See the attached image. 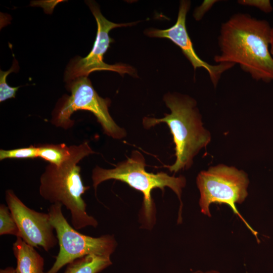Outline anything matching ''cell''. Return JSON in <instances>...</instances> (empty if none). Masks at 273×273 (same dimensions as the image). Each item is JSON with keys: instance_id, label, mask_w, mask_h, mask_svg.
<instances>
[{"instance_id": "obj_4", "label": "cell", "mask_w": 273, "mask_h": 273, "mask_svg": "<svg viewBox=\"0 0 273 273\" xmlns=\"http://www.w3.org/2000/svg\"><path fill=\"white\" fill-rule=\"evenodd\" d=\"M80 160L73 159L60 166L49 164L40 177L39 193L51 203H60L71 214L72 226L76 230L86 226L96 228L98 221L86 212V204L82 196L89 189L80 175Z\"/></svg>"}, {"instance_id": "obj_3", "label": "cell", "mask_w": 273, "mask_h": 273, "mask_svg": "<svg viewBox=\"0 0 273 273\" xmlns=\"http://www.w3.org/2000/svg\"><path fill=\"white\" fill-rule=\"evenodd\" d=\"M145 166L143 155L139 151H134L126 160L118 164L114 168L105 169L96 166L93 170L92 178L95 191L101 183L113 179L124 182L142 192L144 196L143 218L148 224H151L154 218L152 191L159 188L163 191L165 187L170 188L179 199L181 208V195L186 180L182 175L175 177L163 172L156 174L147 172Z\"/></svg>"}, {"instance_id": "obj_21", "label": "cell", "mask_w": 273, "mask_h": 273, "mask_svg": "<svg viewBox=\"0 0 273 273\" xmlns=\"http://www.w3.org/2000/svg\"><path fill=\"white\" fill-rule=\"evenodd\" d=\"M191 273H220L219 271L215 270H210L206 271H203L201 270H196Z\"/></svg>"}, {"instance_id": "obj_2", "label": "cell", "mask_w": 273, "mask_h": 273, "mask_svg": "<svg viewBox=\"0 0 273 273\" xmlns=\"http://www.w3.org/2000/svg\"><path fill=\"white\" fill-rule=\"evenodd\" d=\"M164 101L170 110L162 118L145 117L143 124L149 128L161 122L166 123L173 135L176 160L167 166L171 172L189 168L195 156L211 141L210 132L203 126L197 102L192 98L178 93H168Z\"/></svg>"}, {"instance_id": "obj_19", "label": "cell", "mask_w": 273, "mask_h": 273, "mask_svg": "<svg viewBox=\"0 0 273 273\" xmlns=\"http://www.w3.org/2000/svg\"><path fill=\"white\" fill-rule=\"evenodd\" d=\"M0 273H18L15 268L12 266H8L0 269Z\"/></svg>"}, {"instance_id": "obj_9", "label": "cell", "mask_w": 273, "mask_h": 273, "mask_svg": "<svg viewBox=\"0 0 273 273\" xmlns=\"http://www.w3.org/2000/svg\"><path fill=\"white\" fill-rule=\"evenodd\" d=\"M5 200L19 229L20 238L28 245L41 247L47 252L56 246L58 241L49 213L29 208L11 189L6 191Z\"/></svg>"}, {"instance_id": "obj_7", "label": "cell", "mask_w": 273, "mask_h": 273, "mask_svg": "<svg viewBox=\"0 0 273 273\" xmlns=\"http://www.w3.org/2000/svg\"><path fill=\"white\" fill-rule=\"evenodd\" d=\"M62 206L60 203L52 204L48 210L57 234L59 251L47 273H57L65 265L87 255L110 257L116 247L114 237L105 235L95 238L80 233L66 220L62 212Z\"/></svg>"}, {"instance_id": "obj_20", "label": "cell", "mask_w": 273, "mask_h": 273, "mask_svg": "<svg viewBox=\"0 0 273 273\" xmlns=\"http://www.w3.org/2000/svg\"><path fill=\"white\" fill-rule=\"evenodd\" d=\"M270 52L273 57V26L271 27L270 33Z\"/></svg>"}, {"instance_id": "obj_16", "label": "cell", "mask_w": 273, "mask_h": 273, "mask_svg": "<svg viewBox=\"0 0 273 273\" xmlns=\"http://www.w3.org/2000/svg\"><path fill=\"white\" fill-rule=\"evenodd\" d=\"M18 64L14 59L11 68L6 71H0V102H2L9 99L15 98L16 93L19 87H12L8 85L6 79L8 75L11 72L18 70Z\"/></svg>"}, {"instance_id": "obj_18", "label": "cell", "mask_w": 273, "mask_h": 273, "mask_svg": "<svg viewBox=\"0 0 273 273\" xmlns=\"http://www.w3.org/2000/svg\"><path fill=\"white\" fill-rule=\"evenodd\" d=\"M217 1H204L202 5L195 10L194 16L196 20L202 19L204 14L208 12Z\"/></svg>"}, {"instance_id": "obj_17", "label": "cell", "mask_w": 273, "mask_h": 273, "mask_svg": "<svg viewBox=\"0 0 273 273\" xmlns=\"http://www.w3.org/2000/svg\"><path fill=\"white\" fill-rule=\"evenodd\" d=\"M238 3L244 6L255 7L265 13H269L272 10L271 3L268 0H240Z\"/></svg>"}, {"instance_id": "obj_11", "label": "cell", "mask_w": 273, "mask_h": 273, "mask_svg": "<svg viewBox=\"0 0 273 273\" xmlns=\"http://www.w3.org/2000/svg\"><path fill=\"white\" fill-rule=\"evenodd\" d=\"M36 146L38 149V157L56 166H60L73 159L81 161L85 157L95 153L87 142L70 146L63 143L38 144Z\"/></svg>"}, {"instance_id": "obj_10", "label": "cell", "mask_w": 273, "mask_h": 273, "mask_svg": "<svg viewBox=\"0 0 273 273\" xmlns=\"http://www.w3.org/2000/svg\"><path fill=\"white\" fill-rule=\"evenodd\" d=\"M191 6L190 1L180 2L177 20L172 26L166 29L150 28L145 31V34L151 37L168 38L179 47L183 53L190 62L194 70L199 68L205 69L209 74L210 79L215 87L222 74L235 65L221 63L211 65L201 59L195 51L193 43L188 33L186 16Z\"/></svg>"}, {"instance_id": "obj_5", "label": "cell", "mask_w": 273, "mask_h": 273, "mask_svg": "<svg viewBox=\"0 0 273 273\" xmlns=\"http://www.w3.org/2000/svg\"><path fill=\"white\" fill-rule=\"evenodd\" d=\"M66 84L71 95H65L58 100L52 113L53 124L64 129L71 128L74 123L71 119L72 114L77 110H86L95 115L108 136L121 139L126 135L125 130L115 123L109 114L111 101L98 94L87 77H80Z\"/></svg>"}, {"instance_id": "obj_13", "label": "cell", "mask_w": 273, "mask_h": 273, "mask_svg": "<svg viewBox=\"0 0 273 273\" xmlns=\"http://www.w3.org/2000/svg\"><path fill=\"white\" fill-rule=\"evenodd\" d=\"M111 264L110 257L90 254L68 263L64 273H99Z\"/></svg>"}, {"instance_id": "obj_12", "label": "cell", "mask_w": 273, "mask_h": 273, "mask_svg": "<svg viewBox=\"0 0 273 273\" xmlns=\"http://www.w3.org/2000/svg\"><path fill=\"white\" fill-rule=\"evenodd\" d=\"M13 251L16 259L15 268L18 273H47L44 271V259L34 247L20 237L13 244Z\"/></svg>"}, {"instance_id": "obj_6", "label": "cell", "mask_w": 273, "mask_h": 273, "mask_svg": "<svg viewBox=\"0 0 273 273\" xmlns=\"http://www.w3.org/2000/svg\"><path fill=\"white\" fill-rule=\"evenodd\" d=\"M249 180L247 174L234 166L218 164L201 171L197 177V185L200 194L199 206L201 212L211 217L209 207L212 203L228 205L255 236L258 233L244 219L236 208L248 196Z\"/></svg>"}, {"instance_id": "obj_15", "label": "cell", "mask_w": 273, "mask_h": 273, "mask_svg": "<svg viewBox=\"0 0 273 273\" xmlns=\"http://www.w3.org/2000/svg\"><path fill=\"white\" fill-rule=\"evenodd\" d=\"M38 157V149L35 145L12 150H0V160L6 159H33Z\"/></svg>"}, {"instance_id": "obj_1", "label": "cell", "mask_w": 273, "mask_h": 273, "mask_svg": "<svg viewBox=\"0 0 273 273\" xmlns=\"http://www.w3.org/2000/svg\"><path fill=\"white\" fill-rule=\"evenodd\" d=\"M271 27L246 13L233 15L221 26L218 38L219 64H239L253 79L273 81V57L269 49Z\"/></svg>"}, {"instance_id": "obj_14", "label": "cell", "mask_w": 273, "mask_h": 273, "mask_svg": "<svg viewBox=\"0 0 273 273\" xmlns=\"http://www.w3.org/2000/svg\"><path fill=\"white\" fill-rule=\"evenodd\" d=\"M10 235L20 237V233L16 220L8 206L0 205V235Z\"/></svg>"}, {"instance_id": "obj_8", "label": "cell", "mask_w": 273, "mask_h": 273, "mask_svg": "<svg viewBox=\"0 0 273 273\" xmlns=\"http://www.w3.org/2000/svg\"><path fill=\"white\" fill-rule=\"evenodd\" d=\"M97 24V33L93 47L84 58L78 57L71 61L66 68L64 80L66 83L80 77H87L92 72L97 71H111L121 75L128 73L135 75V70L132 67L122 63L108 64L104 62V56L110 44L114 40L109 35L110 31L115 28L130 26L135 22L115 23L108 20L102 14L97 4L93 1H87Z\"/></svg>"}]
</instances>
